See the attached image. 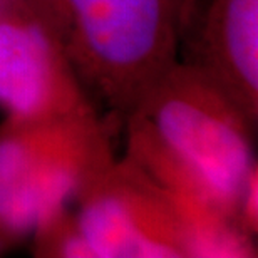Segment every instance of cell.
<instances>
[{"label":"cell","instance_id":"1","mask_svg":"<svg viewBox=\"0 0 258 258\" xmlns=\"http://www.w3.org/2000/svg\"><path fill=\"white\" fill-rule=\"evenodd\" d=\"M124 124L127 158L148 173L186 178L236 220L241 184L256 163V124L208 72L178 59Z\"/></svg>","mask_w":258,"mask_h":258},{"label":"cell","instance_id":"2","mask_svg":"<svg viewBox=\"0 0 258 258\" xmlns=\"http://www.w3.org/2000/svg\"><path fill=\"white\" fill-rule=\"evenodd\" d=\"M62 45L91 102L124 117L179 59L196 0H25Z\"/></svg>","mask_w":258,"mask_h":258},{"label":"cell","instance_id":"3","mask_svg":"<svg viewBox=\"0 0 258 258\" xmlns=\"http://www.w3.org/2000/svg\"><path fill=\"white\" fill-rule=\"evenodd\" d=\"M104 116L0 124V240L32 235L71 208L116 158Z\"/></svg>","mask_w":258,"mask_h":258},{"label":"cell","instance_id":"4","mask_svg":"<svg viewBox=\"0 0 258 258\" xmlns=\"http://www.w3.org/2000/svg\"><path fill=\"white\" fill-rule=\"evenodd\" d=\"M76 203L77 225L94 258H186L164 189L126 154L112 159Z\"/></svg>","mask_w":258,"mask_h":258},{"label":"cell","instance_id":"5","mask_svg":"<svg viewBox=\"0 0 258 258\" xmlns=\"http://www.w3.org/2000/svg\"><path fill=\"white\" fill-rule=\"evenodd\" d=\"M0 107L24 121L99 112L57 37L25 0H0Z\"/></svg>","mask_w":258,"mask_h":258},{"label":"cell","instance_id":"6","mask_svg":"<svg viewBox=\"0 0 258 258\" xmlns=\"http://www.w3.org/2000/svg\"><path fill=\"white\" fill-rule=\"evenodd\" d=\"M181 60L213 77L258 122V0H196Z\"/></svg>","mask_w":258,"mask_h":258},{"label":"cell","instance_id":"7","mask_svg":"<svg viewBox=\"0 0 258 258\" xmlns=\"http://www.w3.org/2000/svg\"><path fill=\"white\" fill-rule=\"evenodd\" d=\"M34 251L37 256L52 258H94L82 236L76 215L71 208L45 221L34 230Z\"/></svg>","mask_w":258,"mask_h":258},{"label":"cell","instance_id":"8","mask_svg":"<svg viewBox=\"0 0 258 258\" xmlns=\"http://www.w3.org/2000/svg\"><path fill=\"white\" fill-rule=\"evenodd\" d=\"M236 223L246 235L256 240L258 233V166L250 168L241 184L236 203Z\"/></svg>","mask_w":258,"mask_h":258}]
</instances>
